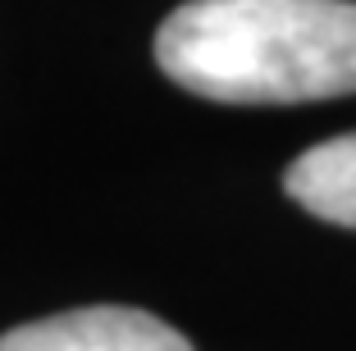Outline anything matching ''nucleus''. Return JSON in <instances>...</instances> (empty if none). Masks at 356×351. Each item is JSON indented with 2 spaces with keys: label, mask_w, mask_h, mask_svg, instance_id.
Segmentation results:
<instances>
[{
  "label": "nucleus",
  "mask_w": 356,
  "mask_h": 351,
  "mask_svg": "<svg viewBox=\"0 0 356 351\" xmlns=\"http://www.w3.org/2000/svg\"><path fill=\"white\" fill-rule=\"evenodd\" d=\"M0 351H192V342L147 310L83 306L0 333Z\"/></svg>",
  "instance_id": "nucleus-2"
},
{
  "label": "nucleus",
  "mask_w": 356,
  "mask_h": 351,
  "mask_svg": "<svg viewBox=\"0 0 356 351\" xmlns=\"http://www.w3.org/2000/svg\"><path fill=\"white\" fill-rule=\"evenodd\" d=\"M178 87L224 105L356 92V0H188L156 32Z\"/></svg>",
  "instance_id": "nucleus-1"
},
{
  "label": "nucleus",
  "mask_w": 356,
  "mask_h": 351,
  "mask_svg": "<svg viewBox=\"0 0 356 351\" xmlns=\"http://www.w3.org/2000/svg\"><path fill=\"white\" fill-rule=\"evenodd\" d=\"M283 187L315 219L356 228V133L329 137L297 155L293 169L283 174Z\"/></svg>",
  "instance_id": "nucleus-3"
}]
</instances>
